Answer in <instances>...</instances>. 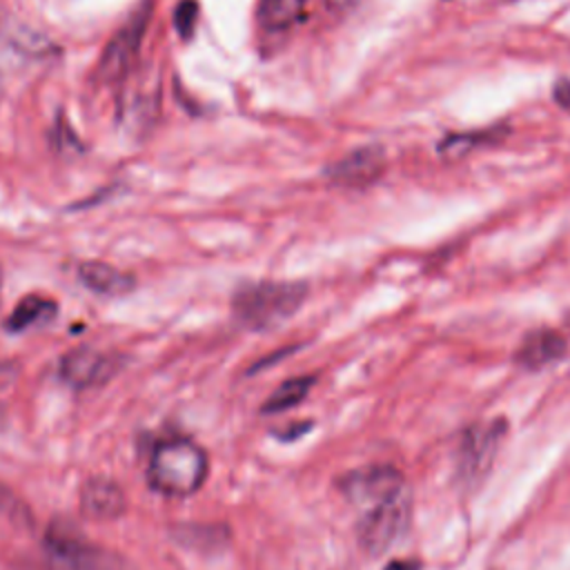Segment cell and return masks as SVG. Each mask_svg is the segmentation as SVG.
<instances>
[{
    "label": "cell",
    "instance_id": "cell-1",
    "mask_svg": "<svg viewBox=\"0 0 570 570\" xmlns=\"http://www.w3.org/2000/svg\"><path fill=\"white\" fill-rule=\"evenodd\" d=\"M305 298L307 285L301 281H258L234 292L232 312L249 330H272L294 316Z\"/></svg>",
    "mask_w": 570,
    "mask_h": 570
},
{
    "label": "cell",
    "instance_id": "cell-2",
    "mask_svg": "<svg viewBox=\"0 0 570 570\" xmlns=\"http://www.w3.org/2000/svg\"><path fill=\"white\" fill-rule=\"evenodd\" d=\"M207 468V454L200 445L174 436L156 443L149 456L147 476L154 490L167 497H187L203 485Z\"/></svg>",
    "mask_w": 570,
    "mask_h": 570
},
{
    "label": "cell",
    "instance_id": "cell-3",
    "mask_svg": "<svg viewBox=\"0 0 570 570\" xmlns=\"http://www.w3.org/2000/svg\"><path fill=\"white\" fill-rule=\"evenodd\" d=\"M45 559L49 570H138L116 550L87 541L78 532L58 525L47 532Z\"/></svg>",
    "mask_w": 570,
    "mask_h": 570
},
{
    "label": "cell",
    "instance_id": "cell-4",
    "mask_svg": "<svg viewBox=\"0 0 570 570\" xmlns=\"http://www.w3.org/2000/svg\"><path fill=\"white\" fill-rule=\"evenodd\" d=\"M410 521V494L401 490L399 494L379 501L358 519V543L370 554L385 552L407 528Z\"/></svg>",
    "mask_w": 570,
    "mask_h": 570
},
{
    "label": "cell",
    "instance_id": "cell-5",
    "mask_svg": "<svg viewBox=\"0 0 570 570\" xmlns=\"http://www.w3.org/2000/svg\"><path fill=\"white\" fill-rule=\"evenodd\" d=\"M147 20H149V4L131 13L129 20L107 42L98 62V76L102 82L125 80L131 73V67L136 62L142 36H145Z\"/></svg>",
    "mask_w": 570,
    "mask_h": 570
},
{
    "label": "cell",
    "instance_id": "cell-6",
    "mask_svg": "<svg viewBox=\"0 0 570 570\" xmlns=\"http://www.w3.org/2000/svg\"><path fill=\"white\" fill-rule=\"evenodd\" d=\"M385 171V151L379 145H365L347 151L325 167V178L336 187L363 189L376 183Z\"/></svg>",
    "mask_w": 570,
    "mask_h": 570
},
{
    "label": "cell",
    "instance_id": "cell-7",
    "mask_svg": "<svg viewBox=\"0 0 570 570\" xmlns=\"http://www.w3.org/2000/svg\"><path fill=\"white\" fill-rule=\"evenodd\" d=\"M503 423H485L468 430L459 450V476L465 483L479 481L488 472L503 439Z\"/></svg>",
    "mask_w": 570,
    "mask_h": 570
},
{
    "label": "cell",
    "instance_id": "cell-8",
    "mask_svg": "<svg viewBox=\"0 0 570 570\" xmlns=\"http://www.w3.org/2000/svg\"><path fill=\"white\" fill-rule=\"evenodd\" d=\"M341 485L350 501L365 505V508H370L379 501H385V499L399 494L401 490H405L401 472L394 470L392 465L361 468V470L347 474Z\"/></svg>",
    "mask_w": 570,
    "mask_h": 570
},
{
    "label": "cell",
    "instance_id": "cell-9",
    "mask_svg": "<svg viewBox=\"0 0 570 570\" xmlns=\"http://www.w3.org/2000/svg\"><path fill=\"white\" fill-rule=\"evenodd\" d=\"M118 363L114 356L98 352L94 347H80L69 352L60 363V376L73 387H91L105 383Z\"/></svg>",
    "mask_w": 570,
    "mask_h": 570
},
{
    "label": "cell",
    "instance_id": "cell-10",
    "mask_svg": "<svg viewBox=\"0 0 570 570\" xmlns=\"http://www.w3.org/2000/svg\"><path fill=\"white\" fill-rule=\"evenodd\" d=\"M80 510L96 521L118 519L125 510V494L116 481L105 476H91L82 485Z\"/></svg>",
    "mask_w": 570,
    "mask_h": 570
},
{
    "label": "cell",
    "instance_id": "cell-11",
    "mask_svg": "<svg viewBox=\"0 0 570 570\" xmlns=\"http://www.w3.org/2000/svg\"><path fill=\"white\" fill-rule=\"evenodd\" d=\"M566 354V338L554 330H534L523 336L514 361L525 370H541Z\"/></svg>",
    "mask_w": 570,
    "mask_h": 570
},
{
    "label": "cell",
    "instance_id": "cell-12",
    "mask_svg": "<svg viewBox=\"0 0 570 570\" xmlns=\"http://www.w3.org/2000/svg\"><path fill=\"white\" fill-rule=\"evenodd\" d=\"M78 276L91 292L107 294V296H120L134 287V278L129 274L100 261L82 263L78 269Z\"/></svg>",
    "mask_w": 570,
    "mask_h": 570
},
{
    "label": "cell",
    "instance_id": "cell-13",
    "mask_svg": "<svg viewBox=\"0 0 570 570\" xmlns=\"http://www.w3.org/2000/svg\"><path fill=\"white\" fill-rule=\"evenodd\" d=\"M309 0H261L258 2V22L265 31L278 33L294 27L307 9Z\"/></svg>",
    "mask_w": 570,
    "mask_h": 570
},
{
    "label": "cell",
    "instance_id": "cell-14",
    "mask_svg": "<svg viewBox=\"0 0 570 570\" xmlns=\"http://www.w3.org/2000/svg\"><path fill=\"white\" fill-rule=\"evenodd\" d=\"M508 134V129L503 125L490 127V129H474V131H461V134H450L441 140L439 145V154L448 156V158H461L465 154H470L476 147L483 145H492L499 138H503Z\"/></svg>",
    "mask_w": 570,
    "mask_h": 570
},
{
    "label": "cell",
    "instance_id": "cell-15",
    "mask_svg": "<svg viewBox=\"0 0 570 570\" xmlns=\"http://www.w3.org/2000/svg\"><path fill=\"white\" fill-rule=\"evenodd\" d=\"M56 314V305L42 296H27L22 298L16 309L11 312V316L7 318V327L13 332H22L27 327L40 325L45 321H49Z\"/></svg>",
    "mask_w": 570,
    "mask_h": 570
},
{
    "label": "cell",
    "instance_id": "cell-16",
    "mask_svg": "<svg viewBox=\"0 0 570 570\" xmlns=\"http://www.w3.org/2000/svg\"><path fill=\"white\" fill-rule=\"evenodd\" d=\"M312 383H314L312 376H296V379H289V381L281 383V385L272 392V396L265 401L263 412H267V414H272V412H285V410L298 405V403L307 396Z\"/></svg>",
    "mask_w": 570,
    "mask_h": 570
},
{
    "label": "cell",
    "instance_id": "cell-17",
    "mask_svg": "<svg viewBox=\"0 0 570 570\" xmlns=\"http://www.w3.org/2000/svg\"><path fill=\"white\" fill-rule=\"evenodd\" d=\"M198 20V2L196 0H180L174 11V24L183 40H189Z\"/></svg>",
    "mask_w": 570,
    "mask_h": 570
},
{
    "label": "cell",
    "instance_id": "cell-18",
    "mask_svg": "<svg viewBox=\"0 0 570 570\" xmlns=\"http://www.w3.org/2000/svg\"><path fill=\"white\" fill-rule=\"evenodd\" d=\"M0 514L9 517V519H20L22 517V505L20 501L11 494L9 488H4L0 483Z\"/></svg>",
    "mask_w": 570,
    "mask_h": 570
},
{
    "label": "cell",
    "instance_id": "cell-19",
    "mask_svg": "<svg viewBox=\"0 0 570 570\" xmlns=\"http://www.w3.org/2000/svg\"><path fill=\"white\" fill-rule=\"evenodd\" d=\"M554 100H557V105L561 107V109H566V111H570V80H559L557 85H554Z\"/></svg>",
    "mask_w": 570,
    "mask_h": 570
},
{
    "label": "cell",
    "instance_id": "cell-20",
    "mask_svg": "<svg viewBox=\"0 0 570 570\" xmlns=\"http://www.w3.org/2000/svg\"><path fill=\"white\" fill-rule=\"evenodd\" d=\"M383 570H419V563L416 561H407V559H394Z\"/></svg>",
    "mask_w": 570,
    "mask_h": 570
},
{
    "label": "cell",
    "instance_id": "cell-21",
    "mask_svg": "<svg viewBox=\"0 0 570 570\" xmlns=\"http://www.w3.org/2000/svg\"><path fill=\"white\" fill-rule=\"evenodd\" d=\"M0 285H2V278H0Z\"/></svg>",
    "mask_w": 570,
    "mask_h": 570
}]
</instances>
